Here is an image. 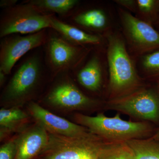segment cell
<instances>
[{
	"label": "cell",
	"instance_id": "8992f818",
	"mask_svg": "<svg viewBox=\"0 0 159 159\" xmlns=\"http://www.w3.org/2000/svg\"><path fill=\"white\" fill-rule=\"evenodd\" d=\"M48 33L47 29L33 34H11L2 38L0 44V70L11 74L16 63L29 51L45 45Z\"/></svg>",
	"mask_w": 159,
	"mask_h": 159
},
{
	"label": "cell",
	"instance_id": "ffe728a7",
	"mask_svg": "<svg viewBox=\"0 0 159 159\" xmlns=\"http://www.w3.org/2000/svg\"><path fill=\"white\" fill-rule=\"evenodd\" d=\"M15 135L3 142L0 146V159H15L16 154Z\"/></svg>",
	"mask_w": 159,
	"mask_h": 159
},
{
	"label": "cell",
	"instance_id": "8fae6325",
	"mask_svg": "<svg viewBox=\"0 0 159 159\" xmlns=\"http://www.w3.org/2000/svg\"><path fill=\"white\" fill-rule=\"evenodd\" d=\"M49 134L34 122L20 133L15 135L16 154L15 159H34L48 144Z\"/></svg>",
	"mask_w": 159,
	"mask_h": 159
},
{
	"label": "cell",
	"instance_id": "277c9868",
	"mask_svg": "<svg viewBox=\"0 0 159 159\" xmlns=\"http://www.w3.org/2000/svg\"><path fill=\"white\" fill-rule=\"evenodd\" d=\"M48 134L47 146L34 159H99L106 142L90 132L76 137Z\"/></svg>",
	"mask_w": 159,
	"mask_h": 159
},
{
	"label": "cell",
	"instance_id": "603a6c76",
	"mask_svg": "<svg viewBox=\"0 0 159 159\" xmlns=\"http://www.w3.org/2000/svg\"><path fill=\"white\" fill-rule=\"evenodd\" d=\"M17 0H2L0 2V7L6 9L11 8L17 5Z\"/></svg>",
	"mask_w": 159,
	"mask_h": 159
},
{
	"label": "cell",
	"instance_id": "4fadbf2b",
	"mask_svg": "<svg viewBox=\"0 0 159 159\" xmlns=\"http://www.w3.org/2000/svg\"><path fill=\"white\" fill-rule=\"evenodd\" d=\"M126 30L137 43L146 48L159 47V34L147 23L129 13L123 16Z\"/></svg>",
	"mask_w": 159,
	"mask_h": 159
},
{
	"label": "cell",
	"instance_id": "cb8c5ba5",
	"mask_svg": "<svg viewBox=\"0 0 159 159\" xmlns=\"http://www.w3.org/2000/svg\"><path fill=\"white\" fill-rule=\"evenodd\" d=\"M7 75L2 72L0 70V87L2 88L3 86L5 85L6 83V79H7Z\"/></svg>",
	"mask_w": 159,
	"mask_h": 159
},
{
	"label": "cell",
	"instance_id": "6da1fadb",
	"mask_svg": "<svg viewBox=\"0 0 159 159\" xmlns=\"http://www.w3.org/2000/svg\"><path fill=\"white\" fill-rule=\"evenodd\" d=\"M44 63L42 56L35 53L20 64L2 91L1 107H24L39 99L44 92L46 84L51 80Z\"/></svg>",
	"mask_w": 159,
	"mask_h": 159
},
{
	"label": "cell",
	"instance_id": "5bb4252c",
	"mask_svg": "<svg viewBox=\"0 0 159 159\" xmlns=\"http://www.w3.org/2000/svg\"><path fill=\"white\" fill-rule=\"evenodd\" d=\"M50 22L51 29L74 44H97L100 42V38L98 36L89 34L75 26L61 20L54 15H51L50 16Z\"/></svg>",
	"mask_w": 159,
	"mask_h": 159
},
{
	"label": "cell",
	"instance_id": "9a60e30c",
	"mask_svg": "<svg viewBox=\"0 0 159 159\" xmlns=\"http://www.w3.org/2000/svg\"><path fill=\"white\" fill-rule=\"evenodd\" d=\"M77 81L88 90L92 92L99 91L102 85L101 67L97 57H93L77 73Z\"/></svg>",
	"mask_w": 159,
	"mask_h": 159
},
{
	"label": "cell",
	"instance_id": "ac0fdd59",
	"mask_svg": "<svg viewBox=\"0 0 159 159\" xmlns=\"http://www.w3.org/2000/svg\"><path fill=\"white\" fill-rule=\"evenodd\" d=\"M74 22L80 25L94 29H101L106 24V18L101 10L92 9L74 16Z\"/></svg>",
	"mask_w": 159,
	"mask_h": 159
},
{
	"label": "cell",
	"instance_id": "e0dca14e",
	"mask_svg": "<svg viewBox=\"0 0 159 159\" xmlns=\"http://www.w3.org/2000/svg\"><path fill=\"white\" fill-rule=\"evenodd\" d=\"M31 4L46 14L67 16L77 6V0H29Z\"/></svg>",
	"mask_w": 159,
	"mask_h": 159
},
{
	"label": "cell",
	"instance_id": "3957f363",
	"mask_svg": "<svg viewBox=\"0 0 159 159\" xmlns=\"http://www.w3.org/2000/svg\"><path fill=\"white\" fill-rule=\"evenodd\" d=\"M73 121L108 142H125L134 139H144L152 132L147 123L125 121L117 114L108 117L103 114L91 116L81 113L72 114Z\"/></svg>",
	"mask_w": 159,
	"mask_h": 159
},
{
	"label": "cell",
	"instance_id": "7402d4cb",
	"mask_svg": "<svg viewBox=\"0 0 159 159\" xmlns=\"http://www.w3.org/2000/svg\"><path fill=\"white\" fill-rule=\"evenodd\" d=\"M138 3L141 10L143 11H151L153 8L155 1L153 0H139Z\"/></svg>",
	"mask_w": 159,
	"mask_h": 159
},
{
	"label": "cell",
	"instance_id": "d6986e66",
	"mask_svg": "<svg viewBox=\"0 0 159 159\" xmlns=\"http://www.w3.org/2000/svg\"><path fill=\"white\" fill-rule=\"evenodd\" d=\"M99 159H134L125 142H106Z\"/></svg>",
	"mask_w": 159,
	"mask_h": 159
},
{
	"label": "cell",
	"instance_id": "7a4b0ae2",
	"mask_svg": "<svg viewBox=\"0 0 159 159\" xmlns=\"http://www.w3.org/2000/svg\"><path fill=\"white\" fill-rule=\"evenodd\" d=\"M37 102L56 114L69 115L81 111L94 110L99 102L80 91L69 73L57 75L51 80Z\"/></svg>",
	"mask_w": 159,
	"mask_h": 159
},
{
	"label": "cell",
	"instance_id": "30bf717a",
	"mask_svg": "<svg viewBox=\"0 0 159 159\" xmlns=\"http://www.w3.org/2000/svg\"><path fill=\"white\" fill-rule=\"evenodd\" d=\"M25 107L34 122L41 125L49 134L66 137H76L90 132L85 127L44 108L37 101L29 102Z\"/></svg>",
	"mask_w": 159,
	"mask_h": 159
},
{
	"label": "cell",
	"instance_id": "5b68a950",
	"mask_svg": "<svg viewBox=\"0 0 159 159\" xmlns=\"http://www.w3.org/2000/svg\"><path fill=\"white\" fill-rule=\"evenodd\" d=\"M24 1L4 9L0 20V37L11 34H29L51 29L50 16Z\"/></svg>",
	"mask_w": 159,
	"mask_h": 159
},
{
	"label": "cell",
	"instance_id": "d4e9b609",
	"mask_svg": "<svg viewBox=\"0 0 159 159\" xmlns=\"http://www.w3.org/2000/svg\"><path fill=\"white\" fill-rule=\"evenodd\" d=\"M155 140H157V141H159V131L155 135V137H154V139Z\"/></svg>",
	"mask_w": 159,
	"mask_h": 159
},
{
	"label": "cell",
	"instance_id": "52a82bcc",
	"mask_svg": "<svg viewBox=\"0 0 159 159\" xmlns=\"http://www.w3.org/2000/svg\"><path fill=\"white\" fill-rule=\"evenodd\" d=\"M45 45V61L51 80L60 74L70 73L75 67L80 53L76 45L69 42L54 31L48 33Z\"/></svg>",
	"mask_w": 159,
	"mask_h": 159
},
{
	"label": "cell",
	"instance_id": "9c48e42d",
	"mask_svg": "<svg viewBox=\"0 0 159 159\" xmlns=\"http://www.w3.org/2000/svg\"><path fill=\"white\" fill-rule=\"evenodd\" d=\"M108 59L110 84L112 89L117 92L123 90L136 82L133 65L122 41L118 39L111 40Z\"/></svg>",
	"mask_w": 159,
	"mask_h": 159
},
{
	"label": "cell",
	"instance_id": "44dd1931",
	"mask_svg": "<svg viewBox=\"0 0 159 159\" xmlns=\"http://www.w3.org/2000/svg\"><path fill=\"white\" fill-rule=\"evenodd\" d=\"M143 65L149 70L159 72V51L145 56Z\"/></svg>",
	"mask_w": 159,
	"mask_h": 159
},
{
	"label": "cell",
	"instance_id": "ba28073f",
	"mask_svg": "<svg viewBox=\"0 0 159 159\" xmlns=\"http://www.w3.org/2000/svg\"><path fill=\"white\" fill-rule=\"evenodd\" d=\"M107 107L133 116L159 122V97L153 91H139L111 101Z\"/></svg>",
	"mask_w": 159,
	"mask_h": 159
},
{
	"label": "cell",
	"instance_id": "2e32d148",
	"mask_svg": "<svg viewBox=\"0 0 159 159\" xmlns=\"http://www.w3.org/2000/svg\"><path fill=\"white\" fill-rule=\"evenodd\" d=\"M125 142L134 159H159V142L154 139H134Z\"/></svg>",
	"mask_w": 159,
	"mask_h": 159
},
{
	"label": "cell",
	"instance_id": "7c38bea8",
	"mask_svg": "<svg viewBox=\"0 0 159 159\" xmlns=\"http://www.w3.org/2000/svg\"><path fill=\"white\" fill-rule=\"evenodd\" d=\"M24 107H1L0 109V142L3 143L21 133L34 122Z\"/></svg>",
	"mask_w": 159,
	"mask_h": 159
}]
</instances>
